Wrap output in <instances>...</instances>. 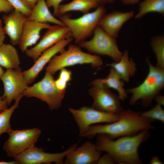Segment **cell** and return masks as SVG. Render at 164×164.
Returning a JSON list of instances; mask_svg holds the SVG:
<instances>
[{"instance_id":"cell-1","label":"cell","mask_w":164,"mask_h":164,"mask_svg":"<svg viewBox=\"0 0 164 164\" xmlns=\"http://www.w3.org/2000/svg\"><path fill=\"white\" fill-rule=\"evenodd\" d=\"M118 114L119 118L117 121L107 124L91 125L80 136L90 138L102 134L114 139L153 128L152 124L153 121L142 117L138 112L130 109L123 110Z\"/></svg>"},{"instance_id":"cell-2","label":"cell","mask_w":164,"mask_h":164,"mask_svg":"<svg viewBox=\"0 0 164 164\" xmlns=\"http://www.w3.org/2000/svg\"><path fill=\"white\" fill-rule=\"evenodd\" d=\"M149 130H143L136 134L120 137L116 140L104 135H98L95 145L99 151L111 155L116 163L142 164L138 154V148L149 137Z\"/></svg>"},{"instance_id":"cell-3","label":"cell","mask_w":164,"mask_h":164,"mask_svg":"<svg viewBox=\"0 0 164 164\" xmlns=\"http://www.w3.org/2000/svg\"><path fill=\"white\" fill-rule=\"evenodd\" d=\"M146 62L149 70L145 79L138 86L126 91L132 95L129 101L131 105L141 100L144 106L150 105L155 97L164 87V69L153 65L148 59Z\"/></svg>"},{"instance_id":"cell-4","label":"cell","mask_w":164,"mask_h":164,"mask_svg":"<svg viewBox=\"0 0 164 164\" xmlns=\"http://www.w3.org/2000/svg\"><path fill=\"white\" fill-rule=\"evenodd\" d=\"M106 12L105 8L103 5H99L94 11L84 14L78 18H71L66 13L60 15L59 18L69 29L75 43L78 44L93 35Z\"/></svg>"},{"instance_id":"cell-5","label":"cell","mask_w":164,"mask_h":164,"mask_svg":"<svg viewBox=\"0 0 164 164\" xmlns=\"http://www.w3.org/2000/svg\"><path fill=\"white\" fill-rule=\"evenodd\" d=\"M84 64H89L95 68L102 65L103 61L99 56L83 51L79 46L69 44L67 50L51 59L45 68L46 72L53 75L67 67Z\"/></svg>"},{"instance_id":"cell-6","label":"cell","mask_w":164,"mask_h":164,"mask_svg":"<svg viewBox=\"0 0 164 164\" xmlns=\"http://www.w3.org/2000/svg\"><path fill=\"white\" fill-rule=\"evenodd\" d=\"M53 75L46 72L42 79L27 87L22 94L23 96L38 98L46 102L51 110L59 108L66 91H60L56 87Z\"/></svg>"},{"instance_id":"cell-7","label":"cell","mask_w":164,"mask_h":164,"mask_svg":"<svg viewBox=\"0 0 164 164\" xmlns=\"http://www.w3.org/2000/svg\"><path fill=\"white\" fill-rule=\"evenodd\" d=\"M93 35L91 39L84 41L79 46L94 55L108 56L114 62L120 60L123 53L118 48L116 38L108 34L99 26L96 28Z\"/></svg>"},{"instance_id":"cell-8","label":"cell","mask_w":164,"mask_h":164,"mask_svg":"<svg viewBox=\"0 0 164 164\" xmlns=\"http://www.w3.org/2000/svg\"><path fill=\"white\" fill-rule=\"evenodd\" d=\"M41 133L37 128L22 130L11 129L3 149L8 156L14 158L31 146L35 145Z\"/></svg>"},{"instance_id":"cell-9","label":"cell","mask_w":164,"mask_h":164,"mask_svg":"<svg viewBox=\"0 0 164 164\" xmlns=\"http://www.w3.org/2000/svg\"><path fill=\"white\" fill-rule=\"evenodd\" d=\"M69 110L78 125L80 135L94 124L112 123L119 118L118 114L103 112L92 107L84 106L78 109L70 108Z\"/></svg>"},{"instance_id":"cell-10","label":"cell","mask_w":164,"mask_h":164,"mask_svg":"<svg viewBox=\"0 0 164 164\" xmlns=\"http://www.w3.org/2000/svg\"><path fill=\"white\" fill-rule=\"evenodd\" d=\"M89 90L93 102L92 107L103 112L118 114L123 109L118 95L113 93L109 88L99 84H92Z\"/></svg>"},{"instance_id":"cell-11","label":"cell","mask_w":164,"mask_h":164,"mask_svg":"<svg viewBox=\"0 0 164 164\" xmlns=\"http://www.w3.org/2000/svg\"><path fill=\"white\" fill-rule=\"evenodd\" d=\"M77 147L74 144L67 150L60 153H50L44 151L43 149L32 146L15 157L18 164H40L50 163L63 164V160L67 154Z\"/></svg>"},{"instance_id":"cell-12","label":"cell","mask_w":164,"mask_h":164,"mask_svg":"<svg viewBox=\"0 0 164 164\" xmlns=\"http://www.w3.org/2000/svg\"><path fill=\"white\" fill-rule=\"evenodd\" d=\"M47 29L38 43L25 52L27 56L35 61L43 51L61 40L71 37L69 29L65 26L55 25L51 26Z\"/></svg>"},{"instance_id":"cell-13","label":"cell","mask_w":164,"mask_h":164,"mask_svg":"<svg viewBox=\"0 0 164 164\" xmlns=\"http://www.w3.org/2000/svg\"><path fill=\"white\" fill-rule=\"evenodd\" d=\"M0 79L4 87L2 97L6 101L8 105L22 95L28 86L21 68L7 69Z\"/></svg>"},{"instance_id":"cell-14","label":"cell","mask_w":164,"mask_h":164,"mask_svg":"<svg viewBox=\"0 0 164 164\" xmlns=\"http://www.w3.org/2000/svg\"><path fill=\"white\" fill-rule=\"evenodd\" d=\"M72 37L64 39L43 51L35 61L32 67L22 72L23 75L28 84L36 78L45 66L51 59L58 53L65 50V47L73 40Z\"/></svg>"},{"instance_id":"cell-15","label":"cell","mask_w":164,"mask_h":164,"mask_svg":"<svg viewBox=\"0 0 164 164\" xmlns=\"http://www.w3.org/2000/svg\"><path fill=\"white\" fill-rule=\"evenodd\" d=\"M95 145L87 141L79 147L70 151L66 155L64 164H96L101 154Z\"/></svg>"},{"instance_id":"cell-16","label":"cell","mask_w":164,"mask_h":164,"mask_svg":"<svg viewBox=\"0 0 164 164\" xmlns=\"http://www.w3.org/2000/svg\"><path fill=\"white\" fill-rule=\"evenodd\" d=\"M4 24L3 29L5 35L9 37L12 44L18 45L27 17L21 12L13 9L11 12L3 15Z\"/></svg>"},{"instance_id":"cell-17","label":"cell","mask_w":164,"mask_h":164,"mask_svg":"<svg viewBox=\"0 0 164 164\" xmlns=\"http://www.w3.org/2000/svg\"><path fill=\"white\" fill-rule=\"evenodd\" d=\"M134 14L133 11L126 12L114 11L106 14L101 19L99 26L108 34L116 38L123 24Z\"/></svg>"},{"instance_id":"cell-18","label":"cell","mask_w":164,"mask_h":164,"mask_svg":"<svg viewBox=\"0 0 164 164\" xmlns=\"http://www.w3.org/2000/svg\"><path fill=\"white\" fill-rule=\"evenodd\" d=\"M50 26L48 23L39 22L27 19L18 44L21 51L25 52L29 47L36 44L40 37L42 30L47 29Z\"/></svg>"},{"instance_id":"cell-19","label":"cell","mask_w":164,"mask_h":164,"mask_svg":"<svg viewBox=\"0 0 164 164\" xmlns=\"http://www.w3.org/2000/svg\"><path fill=\"white\" fill-rule=\"evenodd\" d=\"M28 20L43 23H51L56 25L65 26L59 19L56 18L50 12L45 0H38L32 9Z\"/></svg>"},{"instance_id":"cell-20","label":"cell","mask_w":164,"mask_h":164,"mask_svg":"<svg viewBox=\"0 0 164 164\" xmlns=\"http://www.w3.org/2000/svg\"><path fill=\"white\" fill-rule=\"evenodd\" d=\"M108 66L113 68L124 81L128 82L130 78L135 74L137 70L136 64L129 57L127 50L123 53L120 60L118 61L108 64Z\"/></svg>"},{"instance_id":"cell-21","label":"cell","mask_w":164,"mask_h":164,"mask_svg":"<svg viewBox=\"0 0 164 164\" xmlns=\"http://www.w3.org/2000/svg\"><path fill=\"white\" fill-rule=\"evenodd\" d=\"M20 61L17 50L14 45L5 44L0 46V65L7 69L21 68Z\"/></svg>"},{"instance_id":"cell-22","label":"cell","mask_w":164,"mask_h":164,"mask_svg":"<svg viewBox=\"0 0 164 164\" xmlns=\"http://www.w3.org/2000/svg\"><path fill=\"white\" fill-rule=\"evenodd\" d=\"M124 81L118 74L112 68L110 69L109 73L105 78L97 79L92 81V84H99L115 90L120 100H124L128 97L126 91L124 87Z\"/></svg>"},{"instance_id":"cell-23","label":"cell","mask_w":164,"mask_h":164,"mask_svg":"<svg viewBox=\"0 0 164 164\" xmlns=\"http://www.w3.org/2000/svg\"><path fill=\"white\" fill-rule=\"evenodd\" d=\"M99 5L92 0H73L70 2L60 5L56 16L59 17L67 12L78 11L84 14L89 12L92 9L97 8Z\"/></svg>"},{"instance_id":"cell-24","label":"cell","mask_w":164,"mask_h":164,"mask_svg":"<svg viewBox=\"0 0 164 164\" xmlns=\"http://www.w3.org/2000/svg\"><path fill=\"white\" fill-rule=\"evenodd\" d=\"M151 12H156L164 15V0H144L140 3L139 11L135 18L139 19Z\"/></svg>"},{"instance_id":"cell-25","label":"cell","mask_w":164,"mask_h":164,"mask_svg":"<svg viewBox=\"0 0 164 164\" xmlns=\"http://www.w3.org/2000/svg\"><path fill=\"white\" fill-rule=\"evenodd\" d=\"M23 96L22 95H20L15 101L13 105L0 112V137L4 133H8L12 129L10 123V119L15 110L18 107Z\"/></svg>"},{"instance_id":"cell-26","label":"cell","mask_w":164,"mask_h":164,"mask_svg":"<svg viewBox=\"0 0 164 164\" xmlns=\"http://www.w3.org/2000/svg\"><path fill=\"white\" fill-rule=\"evenodd\" d=\"M151 46L157 60L156 66L164 69V37L162 36L152 38Z\"/></svg>"},{"instance_id":"cell-27","label":"cell","mask_w":164,"mask_h":164,"mask_svg":"<svg viewBox=\"0 0 164 164\" xmlns=\"http://www.w3.org/2000/svg\"><path fill=\"white\" fill-rule=\"evenodd\" d=\"M142 117L151 120L164 122V110L162 106L157 104L150 110L143 112L140 114Z\"/></svg>"},{"instance_id":"cell-28","label":"cell","mask_w":164,"mask_h":164,"mask_svg":"<svg viewBox=\"0 0 164 164\" xmlns=\"http://www.w3.org/2000/svg\"><path fill=\"white\" fill-rule=\"evenodd\" d=\"M72 75L71 71L65 68L60 70L58 78L55 80V85L58 89L66 91L68 83L72 80Z\"/></svg>"},{"instance_id":"cell-29","label":"cell","mask_w":164,"mask_h":164,"mask_svg":"<svg viewBox=\"0 0 164 164\" xmlns=\"http://www.w3.org/2000/svg\"><path fill=\"white\" fill-rule=\"evenodd\" d=\"M6 0L11 5L14 9L21 12L27 17L30 15L32 9L22 0Z\"/></svg>"},{"instance_id":"cell-30","label":"cell","mask_w":164,"mask_h":164,"mask_svg":"<svg viewBox=\"0 0 164 164\" xmlns=\"http://www.w3.org/2000/svg\"><path fill=\"white\" fill-rule=\"evenodd\" d=\"M115 163L116 162L112 157L109 154L107 153L102 156H100L96 164H113Z\"/></svg>"},{"instance_id":"cell-31","label":"cell","mask_w":164,"mask_h":164,"mask_svg":"<svg viewBox=\"0 0 164 164\" xmlns=\"http://www.w3.org/2000/svg\"><path fill=\"white\" fill-rule=\"evenodd\" d=\"M13 9L11 5L6 0H0V13L2 12L8 13Z\"/></svg>"},{"instance_id":"cell-32","label":"cell","mask_w":164,"mask_h":164,"mask_svg":"<svg viewBox=\"0 0 164 164\" xmlns=\"http://www.w3.org/2000/svg\"><path fill=\"white\" fill-rule=\"evenodd\" d=\"M49 8L52 7L53 9V14L56 16L60 4L63 0H45Z\"/></svg>"},{"instance_id":"cell-33","label":"cell","mask_w":164,"mask_h":164,"mask_svg":"<svg viewBox=\"0 0 164 164\" xmlns=\"http://www.w3.org/2000/svg\"><path fill=\"white\" fill-rule=\"evenodd\" d=\"M5 35L4 31L2 21L0 19V46L4 43Z\"/></svg>"},{"instance_id":"cell-34","label":"cell","mask_w":164,"mask_h":164,"mask_svg":"<svg viewBox=\"0 0 164 164\" xmlns=\"http://www.w3.org/2000/svg\"><path fill=\"white\" fill-rule=\"evenodd\" d=\"M22 1L32 9L37 3L38 0H22Z\"/></svg>"},{"instance_id":"cell-35","label":"cell","mask_w":164,"mask_h":164,"mask_svg":"<svg viewBox=\"0 0 164 164\" xmlns=\"http://www.w3.org/2000/svg\"><path fill=\"white\" fill-rule=\"evenodd\" d=\"M8 104L6 101L0 96V112L8 108Z\"/></svg>"},{"instance_id":"cell-36","label":"cell","mask_w":164,"mask_h":164,"mask_svg":"<svg viewBox=\"0 0 164 164\" xmlns=\"http://www.w3.org/2000/svg\"><path fill=\"white\" fill-rule=\"evenodd\" d=\"M157 102V104H160L162 106L164 105V97L163 95L158 94L156 95L154 99Z\"/></svg>"},{"instance_id":"cell-37","label":"cell","mask_w":164,"mask_h":164,"mask_svg":"<svg viewBox=\"0 0 164 164\" xmlns=\"http://www.w3.org/2000/svg\"><path fill=\"white\" fill-rule=\"evenodd\" d=\"M151 164H162L163 163L161 161L158 157L154 155L152 158L150 162Z\"/></svg>"},{"instance_id":"cell-38","label":"cell","mask_w":164,"mask_h":164,"mask_svg":"<svg viewBox=\"0 0 164 164\" xmlns=\"http://www.w3.org/2000/svg\"><path fill=\"white\" fill-rule=\"evenodd\" d=\"M96 2L99 5H103L108 3L113 2L114 0H92Z\"/></svg>"},{"instance_id":"cell-39","label":"cell","mask_w":164,"mask_h":164,"mask_svg":"<svg viewBox=\"0 0 164 164\" xmlns=\"http://www.w3.org/2000/svg\"><path fill=\"white\" fill-rule=\"evenodd\" d=\"M122 2L124 4L134 5L139 2L140 0H121Z\"/></svg>"},{"instance_id":"cell-40","label":"cell","mask_w":164,"mask_h":164,"mask_svg":"<svg viewBox=\"0 0 164 164\" xmlns=\"http://www.w3.org/2000/svg\"><path fill=\"white\" fill-rule=\"evenodd\" d=\"M5 72L2 67L0 65V79L2 76Z\"/></svg>"}]
</instances>
